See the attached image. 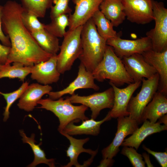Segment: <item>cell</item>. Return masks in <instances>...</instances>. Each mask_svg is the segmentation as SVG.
<instances>
[{"label": "cell", "mask_w": 167, "mask_h": 167, "mask_svg": "<svg viewBox=\"0 0 167 167\" xmlns=\"http://www.w3.org/2000/svg\"><path fill=\"white\" fill-rule=\"evenodd\" d=\"M24 10L21 4L14 1H8L3 6L2 28L11 43L6 64L17 62L32 66L54 55L42 49L24 26L21 18Z\"/></svg>", "instance_id": "1"}, {"label": "cell", "mask_w": 167, "mask_h": 167, "mask_svg": "<svg viewBox=\"0 0 167 167\" xmlns=\"http://www.w3.org/2000/svg\"><path fill=\"white\" fill-rule=\"evenodd\" d=\"M81 39L82 52L78 58L86 70L92 72L103 57L107 41L98 33L92 18L83 25Z\"/></svg>", "instance_id": "2"}, {"label": "cell", "mask_w": 167, "mask_h": 167, "mask_svg": "<svg viewBox=\"0 0 167 167\" xmlns=\"http://www.w3.org/2000/svg\"><path fill=\"white\" fill-rule=\"evenodd\" d=\"M95 79L102 82L109 79L117 86L134 82L126 71L122 59L115 54L113 48L107 45L103 57L92 72Z\"/></svg>", "instance_id": "3"}, {"label": "cell", "mask_w": 167, "mask_h": 167, "mask_svg": "<svg viewBox=\"0 0 167 167\" xmlns=\"http://www.w3.org/2000/svg\"><path fill=\"white\" fill-rule=\"evenodd\" d=\"M37 104L41 105L39 108L52 112L58 118L60 124L58 130L59 132L71 122L88 119L85 114L88 107L83 105L79 106L73 105L68 97L65 99L61 97L57 100L49 98L41 99Z\"/></svg>", "instance_id": "4"}, {"label": "cell", "mask_w": 167, "mask_h": 167, "mask_svg": "<svg viewBox=\"0 0 167 167\" xmlns=\"http://www.w3.org/2000/svg\"><path fill=\"white\" fill-rule=\"evenodd\" d=\"M83 26L68 30L63 36L57 54V68L60 74L69 71L82 52L81 33Z\"/></svg>", "instance_id": "5"}, {"label": "cell", "mask_w": 167, "mask_h": 167, "mask_svg": "<svg viewBox=\"0 0 167 167\" xmlns=\"http://www.w3.org/2000/svg\"><path fill=\"white\" fill-rule=\"evenodd\" d=\"M159 80L157 73L148 79L143 78L140 91L135 96H132L129 101L127 107L129 116L139 125L142 123L141 117L144 108L158 89Z\"/></svg>", "instance_id": "6"}, {"label": "cell", "mask_w": 167, "mask_h": 167, "mask_svg": "<svg viewBox=\"0 0 167 167\" xmlns=\"http://www.w3.org/2000/svg\"><path fill=\"white\" fill-rule=\"evenodd\" d=\"M152 2L155 26L146 35L151 40L152 50L161 52L167 49V9L162 2Z\"/></svg>", "instance_id": "7"}, {"label": "cell", "mask_w": 167, "mask_h": 167, "mask_svg": "<svg viewBox=\"0 0 167 167\" xmlns=\"http://www.w3.org/2000/svg\"><path fill=\"white\" fill-rule=\"evenodd\" d=\"M114 97V92L111 87L102 92L87 96L74 94L68 97L72 103L80 104L89 107L92 111L91 118L95 120L102 110L112 108Z\"/></svg>", "instance_id": "8"}, {"label": "cell", "mask_w": 167, "mask_h": 167, "mask_svg": "<svg viewBox=\"0 0 167 167\" xmlns=\"http://www.w3.org/2000/svg\"><path fill=\"white\" fill-rule=\"evenodd\" d=\"M106 44L113 48L116 54L121 59L124 57L135 54H142L152 49L151 40L146 36L135 40H129L122 39L118 36L107 40Z\"/></svg>", "instance_id": "9"}, {"label": "cell", "mask_w": 167, "mask_h": 167, "mask_svg": "<svg viewBox=\"0 0 167 167\" xmlns=\"http://www.w3.org/2000/svg\"><path fill=\"white\" fill-rule=\"evenodd\" d=\"M126 17L131 22L144 24L154 20L152 0H122Z\"/></svg>", "instance_id": "10"}, {"label": "cell", "mask_w": 167, "mask_h": 167, "mask_svg": "<svg viewBox=\"0 0 167 167\" xmlns=\"http://www.w3.org/2000/svg\"><path fill=\"white\" fill-rule=\"evenodd\" d=\"M117 118V132L111 143L102 150L103 158L112 159L115 156L126 137L131 135L138 128V122L129 116Z\"/></svg>", "instance_id": "11"}, {"label": "cell", "mask_w": 167, "mask_h": 167, "mask_svg": "<svg viewBox=\"0 0 167 167\" xmlns=\"http://www.w3.org/2000/svg\"><path fill=\"white\" fill-rule=\"evenodd\" d=\"M141 81L135 82L122 88L109 82L114 92L113 107L108 113L111 118H118L129 115L127 107L129 101L135 91L140 86Z\"/></svg>", "instance_id": "12"}, {"label": "cell", "mask_w": 167, "mask_h": 167, "mask_svg": "<svg viewBox=\"0 0 167 167\" xmlns=\"http://www.w3.org/2000/svg\"><path fill=\"white\" fill-rule=\"evenodd\" d=\"M94 80L92 72L87 71L84 66L80 63L79 66L78 75L75 80L61 90L50 92L48 94L49 98L56 100L66 94L72 95L75 94L76 90L80 89L90 88L97 91L100 88L95 83Z\"/></svg>", "instance_id": "13"}, {"label": "cell", "mask_w": 167, "mask_h": 167, "mask_svg": "<svg viewBox=\"0 0 167 167\" xmlns=\"http://www.w3.org/2000/svg\"><path fill=\"white\" fill-rule=\"evenodd\" d=\"M103 0H72L75 5L73 14L69 15V30L82 26L92 18L94 14L99 10Z\"/></svg>", "instance_id": "14"}, {"label": "cell", "mask_w": 167, "mask_h": 167, "mask_svg": "<svg viewBox=\"0 0 167 167\" xmlns=\"http://www.w3.org/2000/svg\"><path fill=\"white\" fill-rule=\"evenodd\" d=\"M125 69L134 82L148 79L157 73L144 59L142 54H135L122 59Z\"/></svg>", "instance_id": "15"}, {"label": "cell", "mask_w": 167, "mask_h": 167, "mask_svg": "<svg viewBox=\"0 0 167 167\" xmlns=\"http://www.w3.org/2000/svg\"><path fill=\"white\" fill-rule=\"evenodd\" d=\"M57 54L54 55L49 59L31 66V77L44 85L57 82L60 73L57 68Z\"/></svg>", "instance_id": "16"}, {"label": "cell", "mask_w": 167, "mask_h": 167, "mask_svg": "<svg viewBox=\"0 0 167 167\" xmlns=\"http://www.w3.org/2000/svg\"><path fill=\"white\" fill-rule=\"evenodd\" d=\"M145 60L152 66L160 77L158 90L166 95L167 93V49L158 52L151 49L142 54Z\"/></svg>", "instance_id": "17"}, {"label": "cell", "mask_w": 167, "mask_h": 167, "mask_svg": "<svg viewBox=\"0 0 167 167\" xmlns=\"http://www.w3.org/2000/svg\"><path fill=\"white\" fill-rule=\"evenodd\" d=\"M52 90V87L49 85H43L38 83L28 85L19 98L17 106L20 109L26 111H32L42 97L48 94Z\"/></svg>", "instance_id": "18"}, {"label": "cell", "mask_w": 167, "mask_h": 167, "mask_svg": "<svg viewBox=\"0 0 167 167\" xmlns=\"http://www.w3.org/2000/svg\"><path fill=\"white\" fill-rule=\"evenodd\" d=\"M167 126L159 122L153 123L147 120L140 128H138L129 137L125 139L121 146H128L137 150L143 140L149 135L167 130Z\"/></svg>", "instance_id": "19"}, {"label": "cell", "mask_w": 167, "mask_h": 167, "mask_svg": "<svg viewBox=\"0 0 167 167\" xmlns=\"http://www.w3.org/2000/svg\"><path fill=\"white\" fill-rule=\"evenodd\" d=\"M167 113L166 95L157 91L143 112L141 122L148 120L152 122L155 123L160 117L167 114Z\"/></svg>", "instance_id": "20"}, {"label": "cell", "mask_w": 167, "mask_h": 167, "mask_svg": "<svg viewBox=\"0 0 167 167\" xmlns=\"http://www.w3.org/2000/svg\"><path fill=\"white\" fill-rule=\"evenodd\" d=\"M111 117L108 113L102 120L96 121L92 118L82 121L79 125H75L73 122L69 123L65 127L61 133H66L70 135H89L96 136L100 133V126L104 122L109 120Z\"/></svg>", "instance_id": "21"}, {"label": "cell", "mask_w": 167, "mask_h": 167, "mask_svg": "<svg viewBox=\"0 0 167 167\" xmlns=\"http://www.w3.org/2000/svg\"><path fill=\"white\" fill-rule=\"evenodd\" d=\"M69 141L70 144L66 151V156L70 158L69 162L64 167H71L73 165L76 167H83V165L80 164L78 161L79 155L82 152H86L92 155L94 157L96 155L98 149L93 151L90 149L84 148V145L87 142L89 138L78 139H75L70 135L66 133H61Z\"/></svg>", "instance_id": "22"}, {"label": "cell", "mask_w": 167, "mask_h": 167, "mask_svg": "<svg viewBox=\"0 0 167 167\" xmlns=\"http://www.w3.org/2000/svg\"><path fill=\"white\" fill-rule=\"evenodd\" d=\"M99 10L114 27L122 24L126 17L122 0H103Z\"/></svg>", "instance_id": "23"}, {"label": "cell", "mask_w": 167, "mask_h": 167, "mask_svg": "<svg viewBox=\"0 0 167 167\" xmlns=\"http://www.w3.org/2000/svg\"><path fill=\"white\" fill-rule=\"evenodd\" d=\"M19 132L22 137V139L23 143H27L30 145L34 153V158L33 161L28 167H35L41 164H46L50 167L55 166L54 159H47L44 150L40 147L41 143L37 144L36 143L34 134H32L30 137H28L23 130H20Z\"/></svg>", "instance_id": "24"}, {"label": "cell", "mask_w": 167, "mask_h": 167, "mask_svg": "<svg viewBox=\"0 0 167 167\" xmlns=\"http://www.w3.org/2000/svg\"><path fill=\"white\" fill-rule=\"evenodd\" d=\"M31 33L39 45L44 50L52 55L57 54L60 50V47L58 37L45 29Z\"/></svg>", "instance_id": "25"}, {"label": "cell", "mask_w": 167, "mask_h": 167, "mask_svg": "<svg viewBox=\"0 0 167 167\" xmlns=\"http://www.w3.org/2000/svg\"><path fill=\"white\" fill-rule=\"evenodd\" d=\"M92 19L95 24L99 35L106 41L115 38L118 33L113 29V26L100 10L93 15Z\"/></svg>", "instance_id": "26"}, {"label": "cell", "mask_w": 167, "mask_h": 167, "mask_svg": "<svg viewBox=\"0 0 167 167\" xmlns=\"http://www.w3.org/2000/svg\"><path fill=\"white\" fill-rule=\"evenodd\" d=\"M31 66H25L17 62L13 65L5 64L0 71V79L3 78L10 79L18 78L24 82L27 76L30 74Z\"/></svg>", "instance_id": "27"}, {"label": "cell", "mask_w": 167, "mask_h": 167, "mask_svg": "<svg viewBox=\"0 0 167 167\" xmlns=\"http://www.w3.org/2000/svg\"><path fill=\"white\" fill-rule=\"evenodd\" d=\"M24 10L38 18H44L53 6V0H21Z\"/></svg>", "instance_id": "28"}, {"label": "cell", "mask_w": 167, "mask_h": 167, "mask_svg": "<svg viewBox=\"0 0 167 167\" xmlns=\"http://www.w3.org/2000/svg\"><path fill=\"white\" fill-rule=\"evenodd\" d=\"M51 22L45 24L44 28L57 37H63L66 28L69 25V15L63 14L51 19Z\"/></svg>", "instance_id": "29"}, {"label": "cell", "mask_w": 167, "mask_h": 167, "mask_svg": "<svg viewBox=\"0 0 167 167\" xmlns=\"http://www.w3.org/2000/svg\"><path fill=\"white\" fill-rule=\"evenodd\" d=\"M28 85V83L26 81L17 89L12 92L5 93L0 91V94L3 96L6 102V105L3 114L4 122L6 121L9 118L10 107L17 99L19 98Z\"/></svg>", "instance_id": "30"}, {"label": "cell", "mask_w": 167, "mask_h": 167, "mask_svg": "<svg viewBox=\"0 0 167 167\" xmlns=\"http://www.w3.org/2000/svg\"><path fill=\"white\" fill-rule=\"evenodd\" d=\"M21 18L24 24L30 33L45 29V24L40 22L37 17L24 10L22 13Z\"/></svg>", "instance_id": "31"}, {"label": "cell", "mask_w": 167, "mask_h": 167, "mask_svg": "<svg viewBox=\"0 0 167 167\" xmlns=\"http://www.w3.org/2000/svg\"><path fill=\"white\" fill-rule=\"evenodd\" d=\"M121 153L127 157L133 167H145V163L142 156L138 153L134 148L123 146Z\"/></svg>", "instance_id": "32"}, {"label": "cell", "mask_w": 167, "mask_h": 167, "mask_svg": "<svg viewBox=\"0 0 167 167\" xmlns=\"http://www.w3.org/2000/svg\"><path fill=\"white\" fill-rule=\"evenodd\" d=\"M71 0H53L54 5L51 7L50 18L51 19L58 15L63 14H71L72 9L69 6Z\"/></svg>", "instance_id": "33"}, {"label": "cell", "mask_w": 167, "mask_h": 167, "mask_svg": "<svg viewBox=\"0 0 167 167\" xmlns=\"http://www.w3.org/2000/svg\"><path fill=\"white\" fill-rule=\"evenodd\" d=\"M143 148L148 153L152 155L156 158L162 167L167 166V151L164 152H155L143 145Z\"/></svg>", "instance_id": "34"}, {"label": "cell", "mask_w": 167, "mask_h": 167, "mask_svg": "<svg viewBox=\"0 0 167 167\" xmlns=\"http://www.w3.org/2000/svg\"><path fill=\"white\" fill-rule=\"evenodd\" d=\"M11 50V47L0 43V64H6Z\"/></svg>", "instance_id": "35"}, {"label": "cell", "mask_w": 167, "mask_h": 167, "mask_svg": "<svg viewBox=\"0 0 167 167\" xmlns=\"http://www.w3.org/2000/svg\"><path fill=\"white\" fill-rule=\"evenodd\" d=\"M3 6L0 5V41L5 45L11 47V43L8 37L4 33L2 26V15Z\"/></svg>", "instance_id": "36"}, {"label": "cell", "mask_w": 167, "mask_h": 167, "mask_svg": "<svg viewBox=\"0 0 167 167\" xmlns=\"http://www.w3.org/2000/svg\"><path fill=\"white\" fill-rule=\"evenodd\" d=\"M114 162L113 158H103L98 167H110L112 165Z\"/></svg>", "instance_id": "37"}, {"label": "cell", "mask_w": 167, "mask_h": 167, "mask_svg": "<svg viewBox=\"0 0 167 167\" xmlns=\"http://www.w3.org/2000/svg\"><path fill=\"white\" fill-rule=\"evenodd\" d=\"M142 156L144 158L145 162L146 163L148 167H153V166L152 165L150 162L149 155L146 153H143Z\"/></svg>", "instance_id": "38"}, {"label": "cell", "mask_w": 167, "mask_h": 167, "mask_svg": "<svg viewBox=\"0 0 167 167\" xmlns=\"http://www.w3.org/2000/svg\"><path fill=\"white\" fill-rule=\"evenodd\" d=\"M158 121L160 123H163L164 125L167 126V114H165L160 117Z\"/></svg>", "instance_id": "39"}, {"label": "cell", "mask_w": 167, "mask_h": 167, "mask_svg": "<svg viewBox=\"0 0 167 167\" xmlns=\"http://www.w3.org/2000/svg\"><path fill=\"white\" fill-rule=\"evenodd\" d=\"M5 65H2L0 64V71L4 67Z\"/></svg>", "instance_id": "40"}, {"label": "cell", "mask_w": 167, "mask_h": 167, "mask_svg": "<svg viewBox=\"0 0 167 167\" xmlns=\"http://www.w3.org/2000/svg\"></svg>", "instance_id": "41"}]
</instances>
